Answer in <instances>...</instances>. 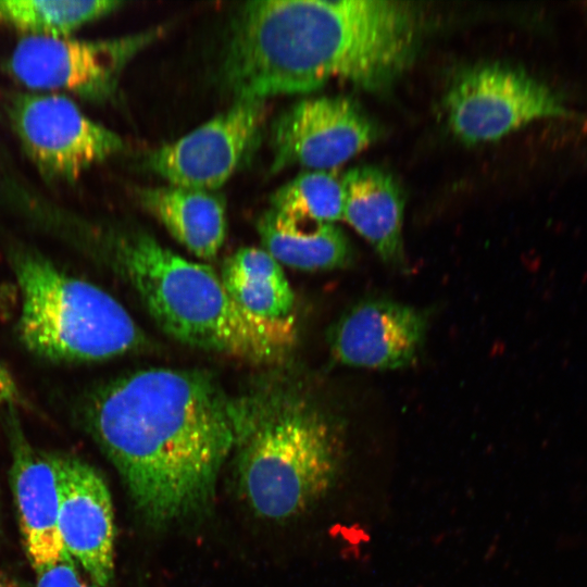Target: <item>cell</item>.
<instances>
[{"instance_id":"7","label":"cell","mask_w":587,"mask_h":587,"mask_svg":"<svg viewBox=\"0 0 587 587\" xmlns=\"http://www.w3.org/2000/svg\"><path fill=\"white\" fill-rule=\"evenodd\" d=\"M444 104L451 132L467 145L498 140L538 118L566 115L563 102L547 85L501 63L463 72Z\"/></svg>"},{"instance_id":"6","label":"cell","mask_w":587,"mask_h":587,"mask_svg":"<svg viewBox=\"0 0 587 587\" xmlns=\"http://www.w3.org/2000/svg\"><path fill=\"white\" fill-rule=\"evenodd\" d=\"M7 114L25 153L43 178L75 183L84 172L124 148L113 130L58 93L16 92Z\"/></svg>"},{"instance_id":"18","label":"cell","mask_w":587,"mask_h":587,"mask_svg":"<svg viewBox=\"0 0 587 587\" xmlns=\"http://www.w3.org/2000/svg\"><path fill=\"white\" fill-rule=\"evenodd\" d=\"M122 4L114 0H0V25L25 36L71 37Z\"/></svg>"},{"instance_id":"9","label":"cell","mask_w":587,"mask_h":587,"mask_svg":"<svg viewBox=\"0 0 587 587\" xmlns=\"http://www.w3.org/2000/svg\"><path fill=\"white\" fill-rule=\"evenodd\" d=\"M378 137L372 118L352 99H303L274 125L272 172L299 164L310 170H334Z\"/></svg>"},{"instance_id":"16","label":"cell","mask_w":587,"mask_h":587,"mask_svg":"<svg viewBox=\"0 0 587 587\" xmlns=\"http://www.w3.org/2000/svg\"><path fill=\"white\" fill-rule=\"evenodd\" d=\"M263 249L280 265L302 271L332 270L346 265L351 249L345 233L322 223L266 211L258 221Z\"/></svg>"},{"instance_id":"4","label":"cell","mask_w":587,"mask_h":587,"mask_svg":"<svg viewBox=\"0 0 587 587\" xmlns=\"http://www.w3.org/2000/svg\"><path fill=\"white\" fill-rule=\"evenodd\" d=\"M236 477L255 515L299 516L334 486L341 465L338 427L312 403L286 392L242 399Z\"/></svg>"},{"instance_id":"20","label":"cell","mask_w":587,"mask_h":587,"mask_svg":"<svg viewBox=\"0 0 587 587\" xmlns=\"http://www.w3.org/2000/svg\"><path fill=\"white\" fill-rule=\"evenodd\" d=\"M35 587H100L67 554L59 562L36 573Z\"/></svg>"},{"instance_id":"2","label":"cell","mask_w":587,"mask_h":587,"mask_svg":"<svg viewBox=\"0 0 587 587\" xmlns=\"http://www.w3.org/2000/svg\"><path fill=\"white\" fill-rule=\"evenodd\" d=\"M417 11L389 0H259L237 13L222 73L239 99L305 93L332 78L380 91L407 71Z\"/></svg>"},{"instance_id":"22","label":"cell","mask_w":587,"mask_h":587,"mask_svg":"<svg viewBox=\"0 0 587 587\" xmlns=\"http://www.w3.org/2000/svg\"><path fill=\"white\" fill-rule=\"evenodd\" d=\"M0 587H28L17 578L0 573Z\"/></svg>"},{"instance_id":"21","label":"cell","mask_w":587,"mask_h":587,"mask_svg":"<svg viewBox=\"0 0 587 587\" xmlns=\"http://www.w3.org/2000/svg\"><path fill=\"white\" fill-rule=\"evenodd\" d=\"M16 396L17 388L15 383L8 370L0 362V407L11 404L16 399Z\"/></svg>"},{"instance_id":"13","label":"cell","mask_w":587,"mask_h":587,"mask_svg":"<svg viewBox=\"0 0 587 587\" xmlns=\"http://www.w3.org/2000/svg\"><path fill=\"white\" fill-rule=\"evenodd\" d=\"M11 417L10 484L26 557L37 573L67 555L59 533L58 472L53 453L30 445Z\"/></svg>"},{"instance_id":"5","label":"cell","mask_w":587,"mask_h":587,"mask_svg":"<svg viewBox=\"0 0 587 587\" xmlns=\"http://www.w3.org/2000/svg\"><path fill=\"white\" fill-rule=\"evenodd\" d=\"M13 270L22 296L18 333L37 355L91 362L141 347L143 335L110 294L71 276L30 251H16Z\"/></svg>"},{"instance_id":"14","label":"cell","mask_w":587,"mask_h":587,"mask_svg":"<svg viewBox=\"0 0 587 587\" xmlns=\"http://www.w3.org/2000/svg\"><path fill=\"white\" fill-rule=\"evenodd\" d=\"M346 220L387 263L403 262L404 199L395 178L375 166H358L341 176Z\"/></svg>"},{"instance_id":"3","label":"cell","mask_w":587,"mask_h":587,"mask_svg":"<svg viewBox=\"0 0 587 587\" xmlns=\"http://www.w3.org/2000/svg\"><path fill=\"white\" fill-rule=\"evenodd\" d=\"M110 246L117 268L174 339L257 364L279 362L292 348L294 317L265 321L246 312L207 264L175 253L140 230L115 234Z\"/></svg>"},{"instance_id":"15","label":"cell","mask_w":587,"mask_h":587,"mask_svg":"<svg viewBox=\"0 0 587 587\" xmlns=\"http://www.w3.org/2000/svg\"><path fill=\"white\" fill-rule=\"evenodd\" d=\"M138 199L197 258L217 255L227 225L224 202L215 193L170 185L139 189Z\"/></svg>"},{"instance_id":"1","label":"cell","mask_w":587,"mask_h":587,"mask_svg":"<svg viewBox=\"0 0 587 587\" xmlns=\"http://www.w3.org/2000/svg\"><path fill=\"white\" fill-rule=\"evenodd\" d=\"M240 415L208 373L151 367L100 386L84 419L137 511L164 527L209 510Z\"/></svg>"},{"instance_id":"10","label":"cell","mask_w":587,"mask_h":587,"mask_svg":"<svg viewBox=\"0 0 587 587\" xmlns=\"http://www.w3.org/2000/svg\"><path fill=\"white\" fill-rule=\"evenodd\" d=\"M264 115L265 100H236L225 112L152 151L148 167L172 186L218 189L239 165Z\"/></svg>"},{"instance_id":"11","label":"cell","mask_w":587,"mask_h":587,"mask_svg":"<svg viewBox=\"0 0 587 587\" xmlns=\"http://www.w3.org/2000/svg\"><path fill=\"white\" fill-rule=\"evenodd\" d=\"M59 483V533L66 553L98 586L114 577L112 499L101 474L68 453H53Z\"/></svg>"},{"instance_id":"8","label":"cell","mask_w":587,"mask_h":587,"mask_svg":"<svg viewBox=\"0 0 587 587\" xmlns=\"http://www.w3.org/2000/svg\"><path fill=\"white\" fill-rule=\"evenodd\" d=\"M155 36L158 30L105 40L24 36L5 70L29 89L101 100L113 92L125 64Z\"/></svg>"},{"instance_id":"17","label":"cell","mask_w":587,"mask_h":587,"mask_svg":"<svg viewBox=\"0 0 587 587\" xmlns=\"http://www.w3.org/2000/svg\"><path fill=\"white\" fill-rule=\"evenodd\" d=\"M235 302L265 321L292 317L295 295L282 265L263 248L245 247L228 257L220 275Z\"/></svg>"},{"instance_id":"12","label":"cell","mask_w":587,"mask_h":587,"mask_svg":"<svg viewBox=\"0 0 587 587\" xmlns=\"http://www.w3.org/2000/svg\"><path fill=\"white\" fill-rule=\"evenodd\" d=\"M427 320L417 309L390 299L350 307L328 335L333 355L355 367L395 370L409 365L425 338Z\"/></svg>"},{"instance_id":"19","label":"cell","mask_w":587,"mask_h":587,"mask_svg":"<svg viewBox=\"0 0 587 587\" xmlns=\"http://www.w3.org/2000/svg\"><path fill=\"white\" fill-rule=\"evenodd\" d=\"M271 209L280 213L322 223L342 218L344 186L334 170H309L277 189Z\"/></svg>"}]
</instances>
